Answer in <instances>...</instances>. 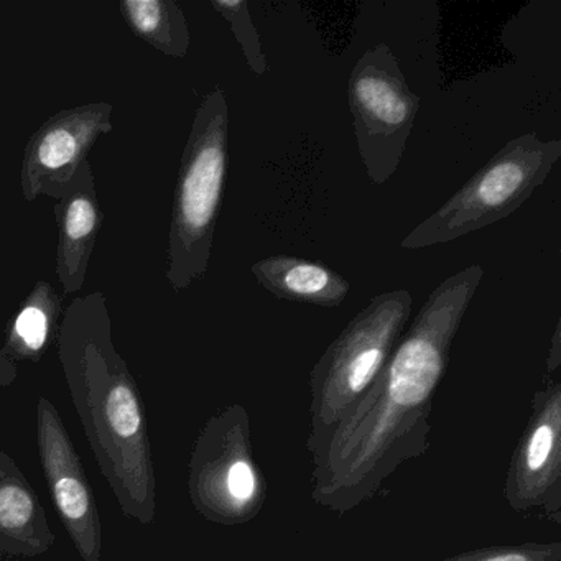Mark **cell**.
Listing matches in <instances>:
<instances>
[{
	"label": "cell",
	"mask_w": 561,
	"mask_h": 561,
	"mask_svg": "<svg viewBox=\"0 0 561 561\" xmlns=\"http://www.w3.org/2000/svg\"><path fill=\"white\" fill-rule=\"evenodd\" d=\"M482 277L481 265H469L426 298L366 396L311 459L318 505L354 511L376 497L403 462L428 451L433 399Z\"/></svg>",
	"instance_id": "6da1fadb"
},
{
	"label": "cell",
	"mask_w": 561,
	"mask_h": 561,
	"mask_svg": "<svg viewBox=\"0 0 561 561\" xmlns=\"http://www.w3.org/2000/svg\"><path fill=\"white\" fill-rule=\"evenodd\" d=\"M55 343L75 409L121 508L152 524L156 476L146 419L136 380L114 347L106 295L75 298Z\"/></svg>",
	"instance_id": "7a4b0ae2"
},
{
	"label": "cell",
	"mask_w": 561,
	"mask_h": 561,
	"mask_svg": "<svg viewBox=\"0 0 561 561\" xmlns=\"http://www.w3.org/2000/svg\"><path fill=\"white\" fill-rule=\"evenodd\" d=\"M228 167L229 106L225 90L216 87L193 117L173 193L167 280L176 294L208 272Z\"/></svg>",
	"instance_id": "3957f363"
},
{
	"label": "cell",
	"mask_w": 561,
	"mask_h": 561,
	"mask_svg": "<svg viewBox=\"0 0 561 561\" xmlns=\"http://www.w3.org/2000/svg\"><path fill=\"white\" fill-rule=\"evenodd\" d=\"M412 305V295L407 290L377 295L347 323L310 370L307 449L311 459L386 366L407 330Z\"/></svg>",
	"instance_id": "277c9868"
},
{
	"label": "cell",
	"mask_w": 561,
	"mask_h": 561,
	"mask_svg": "<svg viewBox=\"0 0 561 561\" xmlns=\"http://www.w3.org/2000/svg\"><path fill=\"white\" fill-rule=\"evenodd\" d=\"M560 159L561 140L545 142L534 133L515 137L400 245L419 251L445 244L507 218L543 185Z\"/></svg>",
	"instance_id": "5b68a950"
},
{
	"label": "cell",
	"mask_w": 561,
	"mask_h": 561,
	"mask_svg": "<svg viewBox=\"0 0 561 561\" xmlns=\"http://www.w3.org/2000/svg\"><path fill=\"white\" fill-rule=\"evenodd\" d=\"M188 489L196 511L215 524H248L261 514L268 485L244 407L232 403L208 420L193 449Z\"/></svg>",
	"instance_id": "8992f818"
},
{
	"label": "cell",
	"mask_w": 561,
	"mask_h": 561,
	"mask_svg": "<svg viewBox=\"0 0 561 561\" xmlns=\"http://www.w3.org/2000/svg\"><path fill=\"white\" fill-rule=\"evenodd\" d=\"M347 98L360 160L374 185H383L402 162L420 110L389 45H377L357 60Z\"/></svg>",
	"instance_id": "52a82bcc"
},
{
	"label": "cell",
	"mask_w": 561,
	"mask_h": 561,
	"mask_svg": "<svg viewBox=\"0 0 561 561\" xmlns=\"http://www.w3.org/2000/svg\"><path fill=\"white\" fill-rule=\"evenodd\" d=\"M504 497L517 514L543 512L561 524V383L548 380L531 397L527 425L508 461Z\"/></svg>",
	"instance_id": "ba28073f"
},
{
	"label": "cell",
	"mask_w": 561,
	"mask_h": 561,
	"mask_svg": "<svg viewBox=\"0 0 561 561\" xmlns=\"http://www.w3.org/2000/svg\"><path fill=\"white\" fill-rule=\"evenodd\" d=\"M111 103H87L48 117L28 139L21 167L25 202H57L73 182L98 140L113 133Z\"/></svg>",
	"instance_id": "9c48e42d"
},
{
	"label": "cell",
	"mask_w": 561,
	"mask_h": 561,
	"mask_svg": "<svg viewBox=\"0 0 561 561\" xmlns=\"http://www.w3.org/2000/svg\"><path fill=\"white\" fill-rule=\"evenodd\" d=\"M38 448L55 507L84 561H100L101 520L96 499L58 410L42 397L37 407Z\"/></svg>",
	"instance_id": "30bf717a"
},
{
	"label": "cell",
	"mask_w": 561,
	"mask_h": 561,
	"mask_svg": "<svg viewBox=\"0 0 561 561\" xmlns=\"http://www.w3.org/2000/svg\"><path fill=\"white\" fill-rule=\"evenodd\" d=\"M57 249L55 274L65 295L84 287L91 255L104 225V213L98 196L96 179L90 162L81 167L73 182L55 203Z\"/></svg>",
	"instance_id": "8fae6325"
},
{
	"label": "cell",
	"mask_w": 561,
	"mask_h": 561,
	"mask_svg": "<svg viewBox=\"0 0 561 561\" xmlns=\"http://www.w3.org/2000/svg\"><path fill=\"white\" fill-rule=\"evenodd\" d=\"M54 543L55 535L37 492L19 466L0 453V554L37 557Z\"/></svg>",
	"instance_id": "7c38bea8"
},
{
	"label": "cell",
	"mask_w": 561,
	"mask_h": 561,
	"mask_svg": "<svg viewBox=\"0 0 561 561\" xmlns=\"http://www.w3.org/2000/svg\"><path fill=\"white\" fill-rule=\"evenodd\" d=\"M255 280L278 300L337 308L350 295L351 284L323 262L295 255H272L252 265Z\"/></svg>",
	"instance_id": "4fadbf2b"
},
{
	"label": "cell",
	"mask_w": 561,
	"mask_h": 561,
	"mask_svg": "<svg viewBox=\"0 0 561 561\" xmlns=\"http://www.w3.org/2000/svg\"><path fill=\"white\" fill-rule=\"evenodd\" d=\"M61 317L64 300L60 295L50 282L38 280L9 320L0 356L37 363L57 341Z\"/></svg>",
	"instance_id": "5bb4252c"
},
{
	"label": "cell",
	"mask_w": 561,
	"mask_h": 561,
	"mask_svg": "<svg viewBox=\"0 0 561 561\" xmlns=\"http://www.w3.org/2000/svg\"><path fill=\"white\" fill-rule=\"evenodd\" d=\"M124 21L140 41L167 57L188 55V22L175 0H126L119 5Z\"/></svg>",
	"instance_id": "9a60e30c"
},
{
	"label": "cell",
	"mask_w": 561,
	"mask_h": 561,
	"mask_svg": "<svg viewBox=\"0 0 561 561\" xmlns=\"http://www.w3.org/2000/svg\"><path fill=\"white\" fill-rule=\"evenodd\" d=\"M211 5L228 22L252 73L264 77L268 71L267 58L262 50L261 35L252 22L248 0H211Z\"/></svg>",
	"instance_id": "2e32d148"
},
{
	"label": "cell",
	"mask_w": 561,
	"mask_h": 561,
	"mask_svg": "<svg viewBox=\"0 0 561 561\" xmlns=\"http://www.w3.org/2000/svg\"><path fill=\"white\" fill-rule=\"evenodd\" d=\"M439 561H561V543L527 541L518 545H492L462 551Z\"/></svg>",
	"instance_id": "e0dca14e"
},
{
	"label": "cell",
	"mask_w": 561,
	"mask_h": 561,
	"mask_svg": "<svg viewBox=\"0 0 561 561\" xmlns=\"http://www.w3.org/2000/svg\"><path fill=\"white\" fill-rule=\"evenodd\" d=\"M561 331H560V321H558L557 327H554L553 336H551V346L550 353H548L547 366L550 373H554V370L560 367L561 364Z\"/></svg>",
	"instance_id": "ac0fdd59"
}]
</instances>
